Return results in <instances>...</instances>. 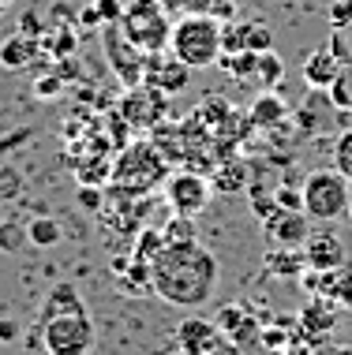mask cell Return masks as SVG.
<instances>
[{
  "label": "cell",
  "instance_id": "obj_1",
  "mask_svg": "<svg viewBox=\"0 0 352 355\" xmlns=\"http://www.w3.org/2000/svg\"><path fill=\"white\" fill-rule=\"evenodd\" d=\"M217 288V258L199 239L165 243L150 262V292L169 306L195 311Z\"/></svg>",
  "mask_w": 352,
  "mask_h": 355
},
{
  "label": "cell",
  "instance_id": "obj_2",
  "mask_svg": "<svg viewBox=\"0 0 352 355\" xmlns=\"http://www.w3.org/2000/svg\"><path fill=\"white\" fill-rule=\"evenodd\" d=\"M165 180H169V157L154 142H128L109 168V187L124 198H142L154 187H165Z\"/></svg>",
  "mask_w": 352,
  "mask_h": 355
},
{
  "label": "cell",
  "instance_id": "obj_3",
  "mask_svg": "<svg viewBox=\"0 0 352 355\" xmlns=\"http://www.w3.org/2000/svg\"><path fill=\"white\" fill-rule=\"evenodd\" d=\"M169 56H176L187 68H210L221 60V19L210 12H192L173 19V34H169Z\"/></svg>",
  "mask_w": 352,
  "mask_h": 355
},
{
  "label": "cell",
  "instance_id": "obj_4",
  "mask_svg": "<svg viewBox=\"0 0 352 355\" xmlns=\"http://www.w3.org/2000/svg\"><path fill=\"white\" fill-rule=\"evenodd\" d=\"M94 318L87 306L37 314V344L45 355H90L94 352Z\"/></svg>",
  "mask_w": 352,
  "mask_h": 355
},
{
  "label": "cell",
  "instance_id": "obj_5",
  "mask_svg": "<svg viewBox=\"0 0 352 355\" xmlns=\"http://www.w3.org/2000/svg\"><path fill=\"white\" fill-rule=\"evenodd\" d=\"M120 31L135 45L139 53L154 56L169 49V34H173V15L158 4V0H128L120 12Z\"/></svg>",
  "mask_w": 352,
  "mask_h": 355
},
{
  "label": "cell",
  "instance_id": "obj_6",
  "mask_svg": "<svg viewBox=\"0 0 352 355\" xmlns=\"http://www.w3.org/2000/svg\"><path fill=\"white\" fill-rule=\"evenodd\" d=\"M349 202H352V184L337 168H315L300 187V209L311 220H322V225L345 217Z\"/></svg>",
  "mask_w": 352,
  "mask_h": 355
},
{
  "label": "cell",
  "instance_id": "obj_7",
  "mask_svg": "<svg viewBox=\"0 0 352 355\" xmlns=\"http://www.w3.org/2000/svg\"><path fill=\"white\" fill-rule=\"evenodd\" d=\"M101 49H106V60H109V68L120 79L124 90H131V86H139L146 79V53H139L135 45L124 37L120 23L101 26Z\"/></svg>",
  "mask_w": 352,
  "mask_h": 355
},
{
  "label": "cell",
  "instance_id": "obj_8",
  "mask_svg": "<svg viewBox=\"0 0 352 355\" xmlns=\"http://www.w3.org/2000/svg\"><path fill=\"white\" fill-rule=\"evenodd\" d=\"M214 198V184L195 168H184L165 180V202L176 217H199Z\"/></svg>",
  "mask_w": 352,
  "mask_h": 355
},
{
  "label": "cell",
  "instance_id": "obj_9",
  "mask_svg": "<svg viewBox=\"0 0 352 355\" xmlns=\"http://www.w3.org/2000/svg\"><path fill=\"white\" fill-rule=\"evenodd\" d=\"M165 112H169V94H161L154 90L150 83H139V86H131L128 94H124V101H120V120L128 123V128H158L161 120H165Z\"/></svg>",
  "mask_w": 352,
  "mask_h": 355
},
{
  "label": "cell",
  "instance_id": "obj_10",
  "mask_svg": "<svg viewBox=\"0 0 352 355\" xmlns=\"http://www.w3.org/2000/svg\"><path fill=\"white\" fill-rule=\"evenodd\" d=\"M262 228H266V236L274 239V247H289V251H296V247H303L308 236H311V217L303 214V209L278 206V209H270V214L262 217Z\"/></svg>",
  "mask_w": 352,
  "mask_h": 355
},
{
  "label": "cell",
  "instance_id": "obj_11",
  "mask_svg": "<svg viewBox=\"0 0 352 355\" xmlns=\"http://www.w3.org/2000/svg\"><path fill=\"white\" fill-rule=\"evenodd\" d=\"M142 83H150L161 94H180L192 83V68L180 64L176 56H169V53H165V60H161V53H154V56H146V79Z\"/></svg>",
  "mask_w": 352,
  "mask_h": 355
},
{
  "label": "cell",
  "instance_id": "obj_12",
  "mask_svg": "<svg viewBox=\"0 0 352 355\" xmlns=\"http://www.w3.org/2000/svg\"><path fill=\"white\" fill-rule=\"evenodd\" d=\"M345 243L334 236V232H315L308 236V243H303V266L315 273H330L337 270V266H345Z\"/></svg>",
  "mask_w": 352,
  "mask_h": 355
},
{
  "label": "cell",
  "instance_id": "obj_13",
  "mask_svg": "<svg viewBox=\"0 0 352 355\" xmlns=\"http://www.w3.org/2000/svg\"><path fill=\"white\" fill-rule=\"evenodd\" d=\"M308 288H315V292L322 295H330L337 306H352V266H337V270H330V273H315V270H308Z\"/></svg>",
  "mask_w": 352,
  "mask_h": 355
},
{
  "label": "cell",
  "instance_id": "obj_14",
  "mask_svg": "<svg viewBox=\"0 0 352 355\" xmlns=\"http://www.w3.org/2000/svg\"><path fill=\"white\" fill-rule=\"evenodd\" d=\"M341 75V60L334 56V49H315L308 56V64H303V79H308L311 90H330V83H334Z\"/></svg>",
  "mask_w": 352,
  "mask_h": 355
},
{
  "label": "cell",
  "instance_id": "obj_15",
  "mask_svg": "<svg viewBox=\"0 0 352 355\" xmlns=\"http://www.w3.org/2000/svg\"><path fill=\"white\" fill-rule=\"evenodd\" d=\"M247 180H251V168H247V161H221V165H214V191H221V195H240L247 187Z\"/></svg>",
  "mask_w": 352,
  "mask_h": 355
},
{
  "label": "cell",
  "instance_id": "obj_16",
  "mask_svg": "<svg viewBox=\"0 0 352 355\" xmlns=\"http://www.w3.org/2000/svg\"><path fill=\"white\" fill-rule=\"evenodd\" d=\"M34 56H37V42H34V37H26V42H23V37H8V42L0 45V64H4L8 71H23Z\"/></svg>",
  "mask_w": 352,
  "mask_h": 355
},
{
  "label": "cell",
  "instance_id": "obj_17",
  "mask_svg": "<svg viewBox=\"0 0 352 355\" xmlns=\"http://www.w3.org/2000/svg\"><path fill=\"white\" fill-rule=\"evenodd\" d=\"M285 112H289V105H285L281 98H274V94H259L251 105V123L255 128H270V123H281L285 120Z\"/></svg>",
  "mask_w": 352,
  "mask_h": 355
},
{
  "label": "cell",
  "instance_id": "obj_18",
  "mask_svg": "<svg viewBox=\"0 0 352 355\" xmlns=\"http://www.w3.org/2000/svg\"><path fill=\"white\" fill-rule=\"evenodd\" d=\"M26 239H31L34 247H56L60 243V225H56V220H49V217H37V220H31V225H26Z\"/></svg>",
  "mask_w": 352,
  "mask_h": 355
},
{
  "label": "cell",
  "instance_id": "obj_19",
  "mask_svg": "<svg viewBox=\"0 0 352 355\" xmlns=\"http://www.w3.org/2000/svg\"><path fill=\"white\" fill-rule=\"evenodd\" d=\"M255 79L266 83V86H278L285 79V64H281V56L274 49L259 53V60H255Z\"/></svg>",
  "mask_w": 352,
  "mask_h": 355
},
{
  "label": "cell",
  "instance_id": "obj_20",
  "mask_svg": "<svg viewBox=\"0 0 352 355\" xmlns=\"http://www.w3.org/2000/svg\"><path fill=\"white\" fill-rule=\"evenodd\" d=\"M334 168L352 184V128H345L334 139Z\"/></svg>",
  "mask_w": 352,
  "mask_h": 355
},
{
  "label": "cell",
  "instance_id": "obj_21",
  "mask_svg": "<svg viewBox=\"0 0 352 355\" xmlns=\"http://www.w3.org/2000/svg\"><path fill=\"white\" fill-rule=\"evenodd\" d=\"M255 60H259V53L244 49V53H236V56L225 60V71L236 75V79H255Z\"/></svg>",
  "mask_w": 352,
  "mask_h": 355
},
{
  "label": "cell",
  "instance_id": "obj_22",
  "mask_svg": "<svg viewBox=\"0 0 352 355\" xmlns=\"http://www.w3.org/2000/svg\"><path fill=\"white\" fill-rule=\"evenodd\" d=\"M161 236H165V243H184V239H199L195 236V225H192V217H176L169 220V228H161Z\"/></svg>",
  "mask_w": 352,
  "mask_h": 355
},
{
  "label": "cell",
  "instance_id": "obj_23",
  "mask_svg": "<svg viewBox=\"0 0 352 355\" xmlns=\"http://www.w3.org/2000/svg\"><path fill=\"white\" fill-rule=\"evenodd\" d=\"M23 243H26V225H15V220H4V225H0V247H4L8 254H15Z\"/></svg>",
  "mask_w": 352,
  "mask_h": 355
},
{
  "label": "cell",
  "instance_id": "obj_24",
  "mask_svg": "<svg viewBox=\"0 0 352 355\" xmlns=\"http://www.w3.org/2000/svg\"><path fill=\"white\" fill-rule=\"evenodd\" d=\"M161 247H165V236L150 228V232H142V236H139V243H135V258H139V262H154V254L161 251Z\"/></svg>",
  "mask_w": 352,
  "mask_h": 355
},
{
  "label": "cell",
  "instance_id": "obj_25",
  "mask_svg": "<svg viewBox=\"0 0 352 355\" xmlns=\"http://www.w3.org/2000/svg\"><path fill=\"white\" fill-rule=\"evenodd\" d=\"M169 15H192V12H206L210 0H158Z\"/></svg>",
  "mask_w": 352,
  "mask_h": 355
},
{
  "label": "cell",
  "instance_id": "obj_26",
  "mask_svg": "<svg viewBox=\"0 0 352 355\" xmlns=\"http://www.w3.org/2000/svg\"><path fill=\"white\" fill-rule=\"evenodd\" d=\"M214 19H221V23H233L236 12H240V0H210V8H206Z\"/></svg>",
  "mask_w": 352,
  "mask_h": 355
},
{
  "label": "cell",
  "instance_id": "obj_27",
  "mask_svg": "<svg viewBox=\"0 0 352 355\" xmlns=\"http://www.w3.org/2000/svg\"><path fill=\"white\" fill-rule=\"evenodd\" d=\"M94 8H98L101 26H106V23H120V12H124L120 0H94Z\"/></svg>",
  "mask_w": 352,
  "mask_h": 355
},
{
  "label": "cell",
  "instance_id": "obj_28",
  "mask_svg": "<svg viewBox=\"0 0 352 355\" xmlns=\"http://www.w3.org/2000/svg\"><path fill=\"white\" fill-rule=\"evenodd\" d=\"M101 191L98 187H94V184H79V195H75V198H79V206H87V209H98L101 206Z\"/></svg>",
  "mask_w": 352,
  "mask_h": 355
},
{
  "label": "cell",
  "instance_id": "obj_29",
  "mask_svg": "<svg viewBox=\"0 0 352 355\" xmlns=\"http://www.w3.org/2000/svg\"><path fill=\"white\" fill-rule=\"evenodd\" d=\"M330 19H334V26L341 31V26H345L349 19H352V0H337V4L330 8Z\"/></svg>",
  "mask_w": 352,
  "mask_h": 355
},
{
  "label": "cell",
  "instance_id": "obj_30",
  "mask_svg": "<svg viewBox=\"0 0 352 355\" xmlns=\"http://www.w3.org/2000/svg\"><path fill=\"white\" fill-rule=\"evenodd\" d=\"M34 90H37V98H53V94H60V79H42Z\"/></svg>",
  "mask_w": 352,
  "mask_h": 355
},
{
  "label": "cell",
  "instance_id": "obj_31",
  "mask_svg": "<svg viewBox=\"0 0 352 355\" xmlns=\"http://www.w3.org/2000/svg\"><path fill=\"white\" fill-rule=\"evenodd\" d=\"M15 333H19V325H15V322H0V337H4V340H12Z\"/></svg>",
  "mask_w": 352,
  "mask_h": 355
},
{
  "label": "cell",
  "instance_id": "obj_32",
  "mask_svg": "<svg viewBox=\"0 0 352 355\" xmlns=\"http://www.w3.org/2000/svg\"><path fill=\"white\" fill-rule=\"evenodd\" d=\"M345 217H349V228H352V202H349V214Z\"/></svg>",
  "mask_w": 352,
  "mask_h": 355
},
{
  "label": "cell",
  "instance_id": "obj_33",
  "mask_svg": "<svg viewBox=\"0 0 352 355\" xmlns=\"http://www.w3.org/2000/svg\"><path fill=\"white\" fill-rule=\"evenodd\" d=\"M4 4H8V0H0V12H4Z\"/></svg>",
  "mask_w": 352,
  "mask_h": 355
},
{
  "label": "cell",
  "instance_id": "obj_34",
  "mask_svg": "<svg viewBox=\"0 0 352 355\" xmlns=\"http://www.w3.org/2000/svg\"><path fill=\"white\" fill-rule=\"evenodd\" d=\"M349 112H352V109H349Z\"/></svg>",
  "mask_w": 352,
  "mask_h": 355
}]
</instances>
